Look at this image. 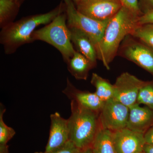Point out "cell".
<instances>
[{"label": "cell", "mask_w": 153, "mask_h": 153, "mask_svg": "<svg viewBox=\"0 0 153 153\" xmlns=\"http://www.w3.org/2000/svg\"><path fill=\"white\" fill-rule=\"evenodd\" d=\"M16 2L19 6H21L24 0H14Z\"/></svg>", "instance_id": "obj_29"}, {"label": "cell", "mask_w": 153, "mask_h": 153, "mask_svg": "<svg viewBox=\"0 0 153 153\" xmlns=\"http://www.w3.org/2000/svg\"><path fill=\"white\" fill-rule=\"evenodd\" d=\"M138 4L143 14L153 10V0H138Z\"/></svg>", "instance_id": "obj_25"}, {"label": "cell", "mask_w": 153, "mask_h": 153, "mask_svg": "<svg viewBox=\"0 0 153 153\" xmlns=\"http://www.w3.org/2000/svg\"><path fill=\"white\" fill-rule=\"evenodd\" d=\"M65 11V4L61 2L48 13L24 17L4 27L1 33V42L6 54H12L22 45L33 42L32 36L36 28L49 24Z\"/></svg>", "instance_id": "obj_2"}, {"label": "cell", "mask_w": 153, "mask_h": 153, "mask_svg": "<svg viewBox=\"0 0 153 153\" xmlns=\"http://www.w3.org/2000/svg\"><path fill=\"white\" fill-rule=\"evenodd\" d=\"M79 150L69 140L63 146L49 152H36L34 153H78Z\"/></svg>", "instance_id": "obj_22"}, {"label": "cell", "mask_w": 153, "mask_h": 153, "mask_svg": "<svg viewBox=\"0 0 153 153\" xmlns=\"http://www.w3.org/2000/svg\"><path fill=\"white\" fill-rule=\"evenodd\" d=\"M63 1L68 27L82 31L90 38L96 47L101 41L110 21L100 22L91 19L79 13L72 0H63Z\"/></svg>", "instance_id": "obj_5"}, {"label": "cell", "mask_w": 153, "mask_h": 153, "mask_svg": "<svg viewBox=\"0 0 153 153\" xmlns=\"http://www.w3.org/2000/svg\"><path fill=\"white\" fill-rule=\"evenodd\" d=\"M66 63L71 75L75 79L81 80L87 79L89 71L97 65L76 50Z\"/></svg>", "instance_id": "obj_15"}, {"label": "cell", "mask_w": 153, "mask_h": 153, "mask_svg": "<svg viewBox=\"0 0 153 153\" xmlns=\"http://www.w3.org/2000/svg\"><path fill=\"white\" fill-rule=\"evenodd\" d=\"M123 7L127 9L132 13L140 16L142 15L139 7L138 0H120Z\"/></svg>", "instance_id": "obj_23"}, {"label": "cell", "mask_w": 153, "mask_h": 153, "mask_svg": "<svg viewBox=\"0 0 153 153\" xmlns=\"http://www.w3.org/2000/svg\"><path fill=\"white\" fill-rule=\"evenodd\" d=\"M143 152L144 153H153V144L146 143L144 147Z\"/></svg>", "instance_id": "obj_27"}, {"label": "cell", "mask_w": 153, "mask_h": 153, "mask_svg": "<svg viewBox=\"0 0 153 153\" xmlns=\"http://www.w3.org/2000/svg\"><path fill=\"white\" fill-rule=\"evenodd\" d=\"M113 140L117 153H141L146 144L144 134L126 127L113 131Z\"/></svg>", "instance_id": "obj_10"}, {"label": "cell", "mask_w": 153, "mask_h": 153, "mask_svg": "<svg viewBox=\"0 0 153 153\" xmlns=\"http://www.w3.org/2000/svg\"><path fill=\"white\" fill-rule=\"evenodd\" d=\"M71 114L68 119L69 140L79 150L91 147L101 127L99 113L71 101Z\"/></svg>", "instance_id": "obj_3"}, {"label": "cell", "mask_w": 153, "mask_h": 153, "mask_svg": "<svg viewBox=\"0 0 153 153\" xmlns=\"http://www.w3.org/2000/svg\"><path fill=\"white\" fill-rule=\"evenodd\" d=\"M50 117L51 125L45 152L61 147L69 140L68 119L63 118L57 112L51 114Z\"/></svg>", "instance_id": "obj_11"}, {"label": "cell", "mask_w": 153, "mask_h": 153, "mask_svg": "<svg viewBox=\"0 0 153 153\" xmlns=\"http://www.w3.org/2000/svg\"><path fill=\"white\" fill-rule=\"evenodd\" d=\"M129 108L114 98L105 102L99 112V119L102 128L112 131L125 128L127 125Z\"/></svg>", "instance_id": "obj_8"}, {"label": "cell", "mask_w": 153, "mask_h": 153, "mask_svg": "<svg viewBox=\"0 0 153 153\" xmlns=\"http://www.w3.org/2000/svg\"><path fill=\"white\" fill-rule=\"evenodd\" d=\"M63 93L71 101L96 112H100L104 104L105 101L100 99L95 92L79 90L73 85L68 78Z\"/></svg>", "instance_id": "obj_12"}, {"label": "cell", "mask_w": 153, "mask_h": 153, "mask_svg": "<svg viewBox=\"0 0 153 153\" xmlns=\"http://www.w3.org/2000/svg\"><path fill=\"white\" fill-rule=\"evenodd\" d=\"M32 38L33 42L43 41L55 47L61 53L66 63L76 51L71 42V32L67 25L65 11L43 27L36 30Z\"/></svg>", "instance_id": "obj_4"}, {"label": "cell", "mask_w": 153, "mask_h": 153, "mask_svg": "<svg viewBox=\"0 0 153 153\" xmlns=\"http://www.w3.org/2000/svg\"><path fill=\"white\" fill-rule=\"evenodd\" d=\"M117 56L131 61L153 76V49L131 35L124 39Z\"/></svg>", "instance_id": "obj_6"}, {"label": "cell", "mask_w": 153, "mask_h": 153, "mask_svg": "<svg viewBox=\"0 0 153 153\" xmlns=\"http://www.w3.org/2000/svg\"><path fill=\"white\" fill-rule=\"evenodd\" d=\"M144 138L146 143L153 144V126L145 133Z\"/></svg>", "instance_id": "obj_26"}, {"label": "cell", "mask_w": 153, "mask_h": 153, "mask_svg": "<svg viewBox=\"0 0 153 153\" xmlns=\"http://www.w3.org/2000/svg\"><path fill=\"white\" fill-rule=\"evenodd\" d=\"M0 108V153H9L8 142L13 138L16 132L15 130L8 126L3 120V115L6 109L1 103Z\"/></svg>", "instance_id": "obj_19"}, {"label": "cell", "mask_w": 153, "mask_h": 153, "mask_svg": "<svg viewBox=\"0 0 153 153\" xmlns=\"http://www.w3.org/2000/svg\"><path fill=\"white\" fill-rule=\"evenodd\" d=\"M141 153H144V152H142Z\"/></svg>", "instance_id": "obj_31"}, {"label": "cell", "mask_w": 153, "mask_h": 153, "mask_svg": "<svg viewBox=\"0 0 153 153\" xmlns=\"http://www.w3.org/2000/svg\"><path fill=\"white\" fill-rule=\"evenodd\" d=\"M131 35L153 49V23L138 25Z\"/></svg>", "instance_id": "obj_20"}, {"label": "cell", "mask_w": 153, "mask_h": 153, "mask_svg": "<svg viewBox=\"0 0 153 153\" xmlns=\"http://www.w3.org/2000/svg\"><path fill=\"white\" fill-rule=\"evenodd\" d=\"M91 148L94 153H117L113 140V131L100 128Z\"/></svg>", "instance_id": "obj_16"}, {"label": "cell", "mask_w": 153, "mask_h": 153, "mask_svg": "<svg viewBox=\"0 0 153 153\" xmlns=\"http://www.w3.org/2000/svg\"><path fill=\"white\" fill-rule=\"evenodd\" d=\"M139 16L123 7L107 25L101 41L96 47L97 60L107 70L126 36L131 35L139 25Z\"/></svg>", "instance_id": "obj_1"}, {"label": "cell", "mask_w": 153, "mask_h": 153, "mask_svg": "<svg viewBox=\"0 0 153 153\" xmlns=\"http://www.w3.org/2000/svg\"><path fill=\"white\" fill-rule=\"evenodd\" d=\"M69 28L71 32V42L74 47H76V51L97 64V54L93 42L82 31L75 28Z\"/></svg>", "instance_id": "obj_14"}, {"label": "cell", "mask_w": 153, "mask_h": 153, "mask_svg": "<svg viewBox=\"0 0 153 153\" xmlns=\"http://www.w3.org/2000/svg\"><path fill=\"white\" fill-rule=\"evenodd\" d=\"M91 83L95 88L96 94L103 101L113 98L114 86L108 79L103 78L97 73H93Z\"/></svg>", "instance_id": "obj_17"}, {"label": "cell", "mask_w": 153, "mask_h": 153, "mask_svg": "<svg viewBox=\"0 0 153 153\" xmlns=\"http://www.w3.org/2000/svg\"><path fill=\"white\" fill-rule=\"evenodd\" d=\"M20 6L14 0H0V24L4 27L13 22Z\"/></svg>", "instance_id": "obj_18"}, {"label": "cell", "mask_w": 153, "mask_h": 153, "mask_svg": "<svg viewBox=\"0 0 153 153\" xmlns=\"http://www.w3.org/2000/svg\"><path fill=\"white\" fill-rule=\"evenodd\" d=\"M137 103L143 104L153 110V79L145 82L140 89Z\"/></svg>", "instance_id": "obj_21"}, {"label": "cell", "mask_w": 153, "mask_h": 153, "mask_svg": "<svg viewBox=\"0 0 153 153\" xmlns=\"http://www.w3.org/2000/svg\"><path fill=\"white\" fill-rule=\"evenodd\" d=\"M78 153H94L91 147L86 148L83 149L79 150Z\"/></svg>", "instance_id": "obj_28"}, {"label": "cell", "mask_w": 153, "mask_h": 153, "mask_svg": "<svg viewBox=\"0 0 153 153\" xmlns=\"http://www.w3.org/2000/svg\"><path fill=\"white\" fill-rule=\"evenodd\" d=\"M153 23V10L142 14L139 18V25Z\"/></svg>", "instance_id": "obj_24"}, {"label": "cell", "mask_w": 153, "mask_h": 153, "mask_svg": "<svg viewBox=\"0 0 153 153\" xmlns=\"http://www.w3.org/2000/svg\"><path fill=\"white\" fill-rule=\"evenodd\" d=\"M145 82L128 72L122 73L114 84L113 98L129 108L133 106L137 103L140 89Z\"/></svg>", "instance_id": "obj_9"}, {"label": "cell", "mask_w": 153, "mask_h": 153, "mask_svg": "<svg viewBox=\"0 0 153 153\" xmlns=\"http://www.w3.org/2000/svg\"><path fill=\"white\" fill-rule=\"evenodd\" d=\"M153 126V110L136 103L129 108L126 128L137 132L145 134Z\"/></svg>", "instance_id": "obj_13"}, {"label": "cell", "mask_w": 153, "mask_h": 153, "mask_svg": "<svg viewBox=\"0 0 153 153\" xmlns=\"http://www.w3.org/2000/svg\"><path fill=\"white\" fill-rule=\"evenodd\" d=\"M74 4L79 13L100 22L110 21L123 7L120 0H79Z\"/></svg>", "instance_id": "obj_7"}, {"label": "cell", "mask_w": 153, "mask_h": 153, "mask_svg": "<svg viewBox=\"0 0 153 153\" xmlns=\"http://www.w3.org/2000/svg\"><path fill=\"white\" fill-rule=\"evenodd\" d=\"M72 1H73V2H74V4H75V3L77 2L79 0H72Z\"/></svg>", "instance_id": "obj_30"}]
</instances>
